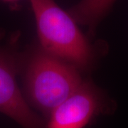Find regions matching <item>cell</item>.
<instances>
[{"label": "cell", "instance_id": "cell-2", "mask_svg": "<svg viewBox=\"0 0 128 128\" xmlns=\"http://www.w3.org/2000/svg\"><path fill=\"white\" fill-rule=\"evenodd\" d=\"M40 47L46 53L76 67L91 69L96 52L78 24L54 0H30Z\"/></svg>", "mask_w": 128, "mask_h": 128}, {"label": "cell", "instance_id": "cell-6", "mask_svg": "<svg viewBox=\"0 0 128 128\" xmlns=\"http://www.w3.org/2000/svg\"><path fill=\"white\" fill-rule=\"evenodd\" d=\"M4 2H16V1H18V0H2Z\"/></svg>", "mask_w": 128, "mask_h": 128}, {"label": "cell", "instance_id": "cell-5", "mask_svg": "<svg viewBox=\"0 0 128 128\" xmlns=\"http://www.w3.org/2000/svg\"><path fill=\"white\" fill-rule=\"evenodd\" d=\"M116 0H81L68 10L76 22L86 26L92 33L109 13Z\"/></svg>", "mask_w": 128, "mask_h": 128}, {"label": "cell", "instance_id": "cell-4", "mask_svg": "<svg viewBox=\"0 0 128 128\" xmlns=\"http://www.w3.org/2000/svg\"><path fill=\"white\" fill-rule=\"evenodd\" d=\"M22 54L0 48V112L23 128H46V122L31 109L18 88Z\"/></svg>", "mask_w": 128, "mask_h": 128}, {"label": "cell", "instance_id": "cell-1", "mask_svg": "<svg viewBox=\"0 0 128 128\" xmlns=\"http://www.w3.org/2000/svg\"><path fill=\"white\" fill-rule=\"evenodd\" d=\"M80 70L41 47L22 54L25 99L46 118L81 84Z\"/></svg>", "mask_w": 128, "mask_h": 128}, {"label": "cell", "instance_id": "cell-3", "mask_svg": "<svg viewBox=\"0 0 128 128\" xmlns=\"http://www.w3.org/2000/svg\"><path fill=\"white\" fill-rule=\"evenodd\" d=\"M110 109L105 93L91 81L83 80L51 112L46 128H85L97 116Z\"/></svg>", "mask_w": 128, "mask_h": 128}]
</instances>
